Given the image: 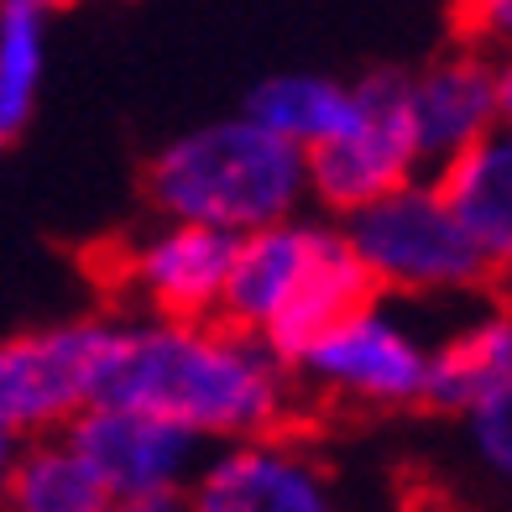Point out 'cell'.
Segmentation results:
<instances>
[{
    "label": "cell",
    "instance_id": "13",
    "mask_svg": "<svg viewBox=\"0 0 512 512\" xmlns=\"http://www.w3.org/2000/svg\"><path fill=\"white\" fill-rule=\"evenodd\" d=\"M319 236H324V225H304L293 215L236 236L225 293H220V319L236 324V330L262 335V324L277 314V304H283L288 288L298 283V272L309 267Z\"/></svg>",
    "mask_w": 512,
    "mask_h": 512
},
{
    "label": "cell",
    "instance_id": "12",
    "mask_svg": "<svg viewBox=\"0 0 512 512\" xmlns=\"http://www.w3.org/2000/svg\"><path fill=\"white\" fill-rule=\"evenodd\" d=\"M434 189L445 194L450 215L486 256V267H512V131L497 126L481 142L445 157Z\"/></svg>",
    "mask_w": 512,
    "mask_h": 512
},
{
    "label": "cell",
    "instance_id": "9",
    "mask_svg": "<svg viewBox=\"0 0 512 512\" xmlns=\"http://www.w3.org/2000/svg\"><path fill=\"white\" fill-rule=\"evenodd\" d=\"M236 236L194 220H168L126 256V277L162 319H215Z\"/></svg>",
    "mask_w": 512,
    "mask_h": 512
},
{
    "label": "cell",
    "instance_id": "5",
    "mask_svg": "<svg viewBox=\"0 0 512 512\" xmlns=\"http://www.w3.org/2000/svg\"><path fill=\"white\" fill-rule=\"evenodd\" d=\"M110 319H63L0 340V424L11 434H53L100 398Z\"/></svg>",
    "mask_w": 512,
    "mask_h": 512
},
{
    "label": "cell",
    "instance_id": "16",
    "mask_svg": "<svg viewBox=\"0 0 512 512\" xmlns=\"http://www.w3.org/2000/svg\"><path fill=\"white\" fill-rule=\"evenodd\" d=\"M351 110H356V89L330 74H272L262 84H251L241 115H251L283 142L309 152L319 142H330L351 121Z\"/></svg>",
    "mask_w": 512,
    "mask_h": 512
},
{
    "label": "cell",
    "instance_id": "1",
    "mask_svg": "<svg viewBox=\"0 0 512 512\" xmlns=\"http://www.w3.org/2000/svg\"><path fill=\"white\" fill-rule=\"evenodd\" d=\"M105 403H126L189 429L194 439H246L283 429L293 408L288 366L251 330L225 319H142L115 324Z\"/></svg>",
    "mask_w": 512,
    "mask_h": 512
},
{
    "label": "cell",
    "instance_id": "18",
    "mask_svg": "<svg viewBox=\"0 0 512 512\" xmlns=\"http://www.w3.org/2000/svg\"><path fill=\"white\" fill-rule=\"evenodd\" d=\"M460 418H465V450H471L476 471L502 492H512V377L486 392L481 403H471Z\"/></svg>",
    "mask_w": 512,
    "mask_h": 512
},
{
    "label": "cell",
    "instance_id": "19",
    "mask_svg": "<svg viewBox=\"0 0 512 512\" xmlns=\"http://www.w3.org/2000/svg\"><path fill=\"white\" fill-rule=\"evenodd\" d=\"M455 27L476 53L512 58V0H455Z\"/></svg>",
    "mask_w": 512,
    "mask_h": 512
},
{
    "label": "cell",
    "instance_id": "2",
    "mask_svg": "<svg viewBox=\"0 0 512 512\" xmlns=\"http://www.w3.org/2000/svg\"><path fill=\"white\" fill-rule=\"evenodd\" d=\"M147 199L162 220H194L246 236L304 209L309 157L251 115H230L173 136L147 162Z\"/></svg>",
    "mask_w": 512,
    "mask_h": 512
},
{
    "label": "cell",
    "instance_id": "14",
    "mask_svg": "<svg viewBox=\"0 0 512 512\" xmlns=\"http://www.w3.org/2000/svg\"><path fill=\"white\" fill-rule=\"evenodd\" d=\"M512 377V309H481L460 319L445 340H429L424 403L439 413H465Z\"/></svg>",
    "mask_w": 512,
    "mask_h": 512
},
{
    "label": "cell",
    "instance_id": "6",
    "mask_svg": "<svg viewBox=\"0 0 512 512\" xmlns=\"http://www.w3.org/2000/svg\"><path fill=\"white\" fill-rule=\"evenodd\" d=\"M293 371H304L330 398L361 403V408H413L424 403V382H429V340L403 314H392L371 298L356 314L330 324L293 361Z\"/></svg>",
    "mask_w": 512,
    "mask_h": 512
},
{
    "label": "cell",
    "instance_id": "17",
    "mask_svg": "<svg viewBox=\"0 0 512 512\" xmlns=\"http://www.w3.org/2000/svg\"><path fill=\"white\" fill-rule=\"evenodd\" d=\"M58 0H0V136L32 121L42 68H48V27Z\"/></svg>",
    "mask_w": 512,
    "mask_h": 512
},
{
    "label": "cell",
    "instance_id": "8",
    "mask_svg": "<svg viewBox=\"0 0 512 512\" xmlns=\"http://www.w3.org/2000/svg\"><path fill=\"white\" fill-rule=\"evenodd\" d=\"M63 434L100 471L110 497L183 492L204 450V439H194L189 429H178L157 413L126 408V403H105V398L89 403Z\"/></svg>",
    "mask_w": 512,
    "mask_h": 512
},
{
    "label": "cell",
    "instance_id": "15",
    "mask_svg": "<svg viewBox=\"0 0 512 512\" xmlns=\"http://www.w3.org/2000/svg\"><path fill=\"white\" fill-rule=\"evenodd\" d=\"M110 486L100 471L79 455L68 434H32L21 439L11 481H6V512H110Z\"/></svg>",
    "mask_w": 512,
    "mask_h": 512
},
{
    "label": "cell",
    "instance_id": "21",
    "mask_svg": "<svg viewBox=\"0 0 512 512\" xmlns=\"http://www.w3.org/2000/svg\"><path fill=\"white\" fill-rule=\"evenodd\" d=\"M16 450H21V434H11L0 424V502H6V481H11V465H16Z\"/></svg>",
    "mask_w": 512,
    "mask_h": 512
},
{
    "label": "cell",
    "instance_id": "22",
    "mask_svg": "<svg viewBox=\"0 0 512 512\" xmlns=\"http://www.w3.org/2000/svg\"><path fill=\"white\" fill-rule=\"evenodd\" d=\"M497 100H502V131H512V58L497 63Z\"/></svg>",
    "mask_w": 512,
    "mask_h": 512
},
{
    "label": "cell",
    "instance_id": "11",
    "mask_svg": "<svg viewBox=\"0 0 512 512\" xmlns=\"http://www.w3.org/2000/svg\"><path fill=\"white\" fill-rule=\"evenodd\" d=\"M371 298H377V283H371V272L351 251L345 230H324L314 256H309V267L298 272V283L288 288V298L277 304V314L262 324L256 340L293 371V361L304 356L330 324H340L345 314H356L361 304H371Z\"/></svg>",
    "mask_w": 512,
    "mask_h": 512
},
{
    "label": "cell",
    "instance_id": "3",
    "mask_svg": "<svg viewBox=\"0 0 512 512\" xmlns=\"http://www.w3.org/2000/svg\"><path fill=\"white\" fill-rule=\"evenodd\" d=\"M345 241L371 272L377 293L403 298H450L486 283V256L450 215L445 194L424 178H408L382 199L345 215Z\"/></svg>",
    "mask_w": 512,
    "mask_h": 512
},
{
    "label": "cell",
    "instance_id": "7",
    "mask_svg": "<svg viewBox=\"0 0 512 512\" xmlns=\"http://www.w3.org/2000/svg\"><path fill=\"white\" fill-rule=\"evenodd\" d=\"M189 512H340L324 465L283 434L225 439L183 486Z\"/></svg>",
    "mask_w": 512,
    "mask_h": 512
},
{
    "label": "cell",
    "instance_id": "4",
    "mask_svg": "<svg viewBox=\"0 0 512 512\" xmlns=\"http://www.w3.org/2000/svg\"><path fill=\"white\" fill-rule=\"evenodd\" d=\"M356 89V110L330 142L309 147V194L351 215V209L382 199L387 189L424 173V152L413 136V115H408V74L398 68H377L351 84Z\"/></svg>",
    "mask_w": 512,
    "mask_h": 512
},
{
    "label": "cell",
    "instance_id": "20",
    "mask_svg": "<svg viewBox=\"0 0 512 512\" xmlns=\"http://www.w3.org/2000/svg\"><path fill=\"white\" fill-rule=\"evenodd\" d=\"M110 512H189L183 492H142V497H115Z\"/></svg>",
    "mask_w": 512,
    "mask_h": 512
},
{
    "label": "cell",
    "instance_id": "23",
    "mask_svg": "<svg viewBox=\"0 0 512 512\" xmlns=\"http://www.w3.org/2000/svg\"><path fill=\"white\" fill-rule=\"evenodd\" d=\"M0 147H6V136H0Z\"/></svg>",
    "mask_w": 512,
    "mask_h": 512
},
{
    "label": "cell",
    "instance_id": "10",
    "mask_svg": "<svg viewBox=\"0 0 512 512\" xmlns=\"http://www.w3.org/2000/svg\"><path fill=\"white\" fill-rule=\"evenodd\" d=\"M408 115H413L424 168H439L445 157H455L460 147H471L486 131L502 126L497 63L471 48L429 63L424 74H408Z\"/></svg>",
    "mask_w": 512,
    "mask_h": 512
}]
</instances>
